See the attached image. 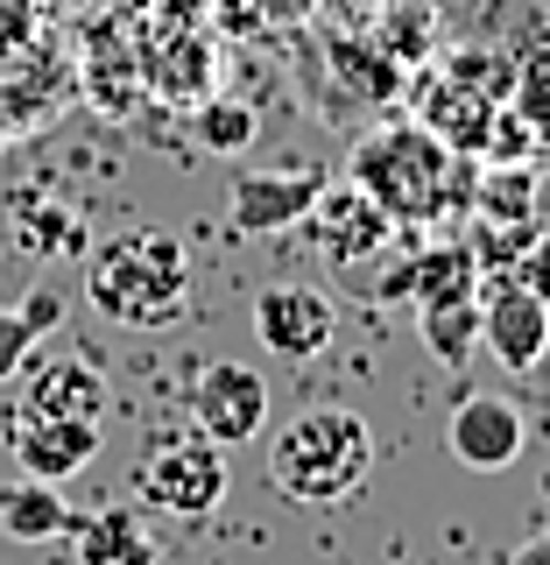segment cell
<instances>
[{
	"label": "cell",
	"mask_w": 550,
	"mask_h": 565,
	"mask_svg": "<svg viewBox=\"0 0 550 565\" xmlns=\"http://www.w3.org/2000/svg\"><path fill=\"white\" fill-rule=\"evenodd\" d=\"M375 473V431L346 403H311L269 438V488L296 509H339Z\"/></svg>",
	"instance_id": "cell-3"
},
{
	"label": "cell",
	"mask_w": 550,
	"mask_h": 565,
	"mask_svg": "<svg viewBox=\"0 0 550 565\" xmlns=\"http://www.w3.org/2000/svg\"><path fill=\"white\" fill-rule=\"evenodd\" d=\"M481 353H494V361L516 367V375L543 367V353H550V305L529 297L522 282L494 276L481 290Z\"/></svg>",
	"instance_id": "cell-10"
},
{
	"label": "cell",
	"mask_w": 550,
	"mask_h": 565,
	"mask_svg": "<svg viewBox=\"0 0 550 565\" xmlns=\"http://www.w3.org/2000/svg\"><path fill=\"white\" fill-rule=\"evenodd\" d=\"M396 0H311V14H325L332 29H375Z\"/></svg>",
	"instance_id": "cell-27"
},
{
	"label": "cell",
	"mask_w": 550,
	"mask_h": 565,
	"mask_svg": "<svg viewBox=\"0 0 550 565\" xmlns=\"http://www.w3.org/2000/svg\"><path fill=\"white\" fill-rule=\"evenodd\" d=\"M417 332H423V347H431L445 367H466L473 353H481V290L417 305Z\"/></svg>",
	"instance_id": "cell-20"
},
{
	"label": "cell",
	"mask_w": 550,
	"mask_h": 565,
	"mask_svg": "<svg viewBox=\"0 0 550 565\" xmlns=\"http://www.w3.org/2000/svg\"><path fill=\"white\" fill-rule=\"evenodd\" d=\"M502 565H550V530H537V537H522L516 552H508Z\"/></svg>",
	"instance_id": "cell-29"
},
{
	"label": "cell",
	"mask_w": 550,
	"mask_h": 565,
	"mask_svg": "<svg viewBox=\"0 0 550 565\" xmlns=\"http://www.w3.org/2000/svg\"><path fill=\"white\" fill-rule=\"evenodd\" d=\"M22 318H29V332H35V340H43V332H57V326H64V305H57L50 290H35L29 305H22Z\"/></svg>",
	"instance_id": "cell-28"
},
{
	"label": "cell",
	"mask_w": 550,
	"mask_h": 565,
	"mask_svg": "<svg viewBox=\"0 0 550 565\" xmlns=\"http://www.w3.org/2000/svg\"><path fill=\"white\" fill-rule=\"evenodd\" d=\"M85 305L114 326L163 332L191 311V255L163 226H134L85 255Z\"/></svg>",
	"instance_id": "cell-2"
},
{
	"label": "cell",
	"mask_w": 550,
	"mask_h": 565,
	"mask_svg": "<svg viewBox=\"0 0 550 565\" xmlns=\"http://www.w3.org/2000/svg\"><path fill=\"white\" fill-rule=\"evenodd\" d=\"M8 141H14V135H8V128H0V156H8Z\"/></svg>",
	"instance_id": "cell-30"
},
{
	"label": "cell",
	"mask_w": 550,
	"mask_h": 565,
	"mask_svg": "<svg viewBox=\"0 0 550 565\" xmlns=\"http://www.w3.org/2000/svg\"><path fill=\"white\" fill-rule=\"evenodd\" d=\"M226 488V446H212L198 431H170V438H149L134 459V502L155 509V516H176V523H205L219 516Z\"/></svg>",
	"instance_id": "cell-4"
},
{
	"label": "cell",
	"mask_w": 550,
	"mask_h": 565,
	"mask_svg": "<svg viewBox=\"0 0 550 565\" xmlns=\"http://www.w3.org/2000/svg\"><path fill=\"white\" fill-rule=\"evenodd\" d=\"M473 212H481V220H537V177L522 163L481 170L473 177Z\"/></svg>",
	"instance_id": "cell-22"
},
{
	"label": "cell",
	"mask_w": 550,
	"mask_h": 565,
	"mask_svg": "<svg viewBox=\"0 0 550 565\" xmlns=\"http://www.w3.org/2000/svg\"><path fill=\"white\" fill-rule=\"evenodd\" d=\"M8 417H93L106 424V375L85 353H43L8 382Z\"/></svg>",
	"instance_id": "cell-7"
},
{
	"label": "cell",
	"mask_w": 550,
	"mask_h": 565,
	"mask_svg": "<svg viewBox=\"0 0 550 565\" xmlns=\"http://www.w3.org/2000/svg\"><path fill=\"white\" fill-rule=\"evenodd\" d=\"M381 297H417V305H431V297H459V290H481V269H473L466 241H431L417 262H402V269H388V282H375Z\"/></svg>",
	"instance_id": "cell-17"
},
{
	"label": "cell",
	"mask_w": 550,
	"mask_h": 565,
	"mask_svg": "<svg viewBox=\"0 0 550 565\" xmlns=\"http://www.w3.org/2000/svg\"><path fill=\"white\" fill-rule=\"evenodd\" d=\"M184 417L212 446H247V438H261V424H269V382L247 361H212V367L191 375Z\"/></svg>",
	"instance_id": "cell-5"
},
{
	"label": "cell",
	"mask_w": 550,
	"mask_h": 565,
	"mask_svg": "<svg viewBox=\"0 0 550 565\" xmlns=\"http://www.w3.org/2000/svg\"><path fill=\"white\" fill-rule=\"evenodd\" d=\"M494 114L502 106L494 99H481V93H466L459 78H445V71H423L417 78V114L410 120H423L445 149H459V156H487V135H494Z\"/></svg>",
	"instance_id": "cell-15"
},
{
	"label": "cell",
	"mask_w": 550,
	"mask_h": 565,
	"mask_svg": "<svg viewBox=\"0 0 550 565\" xmlns=\"http://www.w3.org/2000/svg\"><path fill=\"white\" fill-rule=\"evenodd\" d=\"M445 446H452L459 467L502 473V467H516V459H522L529 431H522V411L508 396H459V411L445 424Z\"/></svg>",
	"instance_id": "cell-12"
},
{
	"label": "cell",
	"mask_w": 550,
	"mask_h": 565,
	"mask_svg": "<svg viewBox=\"0 0 550 565\" xmlns=\"http://www.w3.org/2000/svg\"><path fill=\"white\" fill-rule=\"evenodd\" d=\"M8 220H14V241H22L29 255H43V262H85L93 255L85 220L71 205H57V199H14Z\"/></svg>",
	"instance_id": "cell-19"
},
{
	"label": "cell",
	"mask_w": 550,
	"mask_h": 565,
	"mask_svg": "<svg viewBox=\"0 0 550 565\" xmlns=\"http://www.w3.org/2000/svg\"><path fill=\"white\" fill-rule=\"evenodd\" d=\"M71 565H155V537L141 509H78L71 516Z\"/></svg>",
	"instance_id": "cell-16"
},
{
	"label": "cell",
	"mask_w": 550,
	"mask_h": 565,
	"mask_svg": "<svg viewBox=\"0 0 550 565\" xmlns=\"http://www.w3.org/2000/svg\"><path fill=\"white\" fill-rule=\"evenodd\" d=\"M29 361H35V332H29V318L14 311V305H0V388L22 375Z\"/></svg>",
	"instance_id": "cell-25"
},
{
	"label": "cell",
	"mask_w": 550,
	"mask_h": 565,
	"mask_svg": "<svg viewBox=\"0 0 550 565\" xmlns=\"http://www.w3.org/2000/svg\"><path fill=\"white\" fill-rule=\"evenodd\" d=\"M184 120H191V141L212 149V156H240V149H255V135H261V114L247 99H226V93L184 106Z\"/></svg>",
	"instance_id": "cell-21"
},
{
	"label": "cell",
	"mask_w": 550,
	"mask_h": 565,
	"mask_svg": "<svg viewBox=\"0 0 550 565\" xmlns=\"http://www.w3.org/2000/svg\"><path fill=\"white\" fill-rule=\"evenodd\" d=\"M508 106L522 114V128L550 141V57L543 64H516V93H508Z\"/></svg>",
	"instance_id": "cell-23"
},
{
	"label": "cell",
	"mask_w": 550,
	"mask_h": 565,
	"mask_svg": "<svg viewBox=\"0 0 550 565\" xmlns=\"http://www.w3.org/2000/svg\"><path fill=\"white\" fill-rule=\"evenodd\" d=\"M134 64H141V85L170 106H198V99H212V85H219V43H212L205 29L155 35Z\"/></svg>",
	"instance_id": "cell-13"
},
{
	"label": "cell",
	"mask_w": 550,
	"mask_h": 565,
	"mask_svg": "<svg viewBox=\"0 0 550 565\" xmlns=\"http://www.w3.org/2000/svg\"><path fill=\"white\" fill-rule=\"evenodd\" d=\"M226 29H290L311 14V0H219Z\"/></svg>",
	"instance_id": "cell-24"
},
{
	"label": "cell",
	"mask_w": 550,
	"mask_h": 565,
	"mask_svg": "<svg viewBox=\"0 0 550 565\" xmlns=\"http://www.w3.org/2000/svg\"><path fill=\"white\" fill-rule=\"evenodd\" d=\"M317 191H325V170H234V184H226V220H234L240 234L269 241V234L304 226Z\"/></svg>",
	"instance_id": "cell-9"
},
{
	"label": "cell",
	"mask_w": 550,
	"mask_h": 565,
	"mask_svg": "<svg viewBox=\"0 0 550 565\" xmlns=\"http://www.w3.org/2000/svg\"><path fill=\"white\" fill-rule=\"evenodd\" d=\"M339 332V311H332L325 290L311 282H269L255 297V340L276 353V361H317Z\"/></svg>",
	"instance_id": "cell-8"
},
{
	"label": "cell",
	"mask_w": 550,
	"mask_h": 565,
	"mask_svg": "<svg viewBox=\"0 0 550 565\" xmlns=\"http://www.w3.org/2000/svg\"><path fill=\"white\" fill-rule=\"evenodd\" d=\"M502 282H522L529 297H543V305H550V234H543V226H537V241L516 255V269H508Z\"/></svg>",
	"instance_id": "cell-26"
},
{
	"label": "cell",
	"mask_w": 550,
	"mask_h": 565,
	"mask_svg": "<svg viewBox=\"0 0 550 565\" xmlns=\"http://www.w3.org/2000/svg\"><path fill=\"white\" fill-rule=\"evenodd\" d=\"M8 452H14V467H22V473L64 488L71 473L93 467L99 424L93 417H8Z\"/></svg>",
	"instance_id": "cell-11"
},
{
	"label": "cell",
	"mask_w": 550,
	"mask_h": 565,
	"mask_svg": "<svg viewBox=\"0 0 550 565\" xmlns=\"http://www.w3.org/2000/svg\"><path fill=\"white\" fill-rule=\"evenodd\" d=\"M346 177L375 199L396 226H438L473 212V156L445 149L423 120H375L346 156Z\"/></svg>",
	"instance_id": "cell-1"
},
{
	"label": "cell",
	"mask_w": 550,
	"mask_h": 565,
	"mask_svg": "<svg viewBox=\"0 0 550 565\" xmlns=\"http://www.w3.org/2000/svg\"><path fill=\"white\" fill-rule=\"evenodd\" d=\"M71 516H78V509H71L50 481H35V473L0 481V537L8 544H50V537L71 530Z\"/></svg>",
	"instance_id": "cell-18"
},
{
	"label": "cell",
	"mask_w": 550,
	"mask_h": 565,
	"mask_svg": "<svg viewBox=\"0 0 550 565\" xmlns=\"http://www.w3.org/2000/svg\"><path fill=\"white\" fill-rule=\"evenodd\" d=\"M325 71H332V85L360 106H396L417 78V71L396 64L367 29H325Z\"/></svg>",
	"instance_id": "cell-14"
},
{
	"label": "cell",
	"mask_w": 550,
	"mask_h": 565,
	"mask_svg": "<svg viewBox=\"0 0 550 565\" xmlns=\"http://www.w3.org/2000/svg\"><path fill=\"white\" fill-rule=\"evenodd\" d=\"M304 234L325 247V262H339V269H360V262H375L388 241H396V220L367 199L353 177H325V191L311 199L304 212Z\"/></svg>",
	"instance_id": "cell-6"
}]
</instances>
